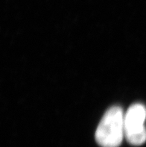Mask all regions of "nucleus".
<instances>
[{
    "mask_svg": "<svg viewBox=\"0 0 146 147\" xmlns=\"http://www.w3.org/2000/svg\"><path fill=\"white\" fill-rule=\"evenodd\" d=\"M146 107L140 103L132 105L124 114V138L130 144L141 146L146 141Z\"/></svg>",
    "mask_w": 146,
    "mask_h": 147,
    "instance_id": "f03ea898",
    "label": "nucleus"
},
{
    "mask_svg": "<svg viewBox=\"0 0 146 147\" xmlns=\"http://www.w3.org/2000/svg\"><path fill=\"white\" fill-rule=\"evenodd\" d=\"M124 114L119 106L106 111L96 131V140L102 147H118L124 138Z\"/></svg>",
    "mask_w": 146,
    "mask_h": 147,
    "instance_id": "f257e3e1",
    "label": "nucleus"
}]
</instances>
